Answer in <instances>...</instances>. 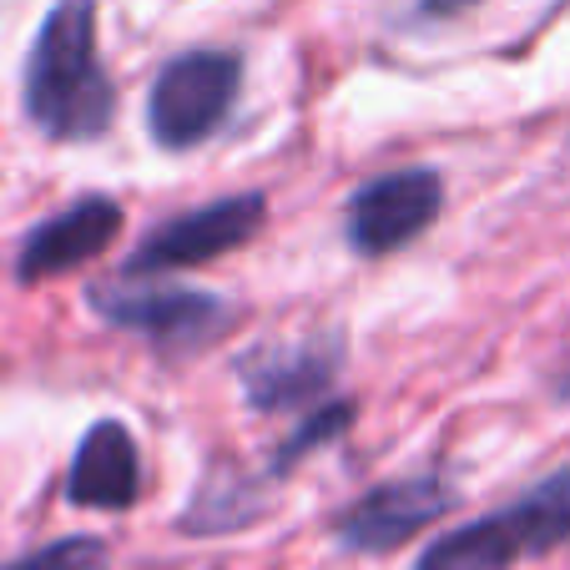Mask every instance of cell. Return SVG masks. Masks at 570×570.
Returning a JSON list of instances; mask_svg holds the SVG:
<instances>
[{
	"mask_svg": "<svg viewBox=\"0 0 570 570\" xmlns=\"http://www.w3.org/2000/svg\"><path fill=\"white\" fill-rule=\"evenodd\" d=\"M26 111L51 141H87L111 127L117 91L97 51V0H61L26 61Z\"/></svg>",
	"mask_w": 570,
	"mask_h": 570,
	"instance_id": "obj_1",
	"label": "cell"
},
{
	"mask_svg": "<svg viewBox=\"0 0 570 570\" xmlns=\"http://www.w3.org/2000/svg\"><path fill=\"white\" fill-rule=\"evenodd\" d=\"M570 540V464L520 495L515 505L444 530L414 570H510L520 556H546Z\"/></svg>",
	"mask_w": 570,
	"mask_h": 570,
	"instance_id": "obj_2",
	"label": "cell"
},
{
	"mask_svg": "<svg viewBox=\"0 0 570 570\" xmlns=\"http://www.w3.org/2000/svg\"><path fill=\"white\" fill-rule=\"evenodd\" d=\"M237 81H243V66L227 51L173 56V61L157 71L151 97H147L151 137L173 151H187V147H197V141H207L227 121V111H233Z\"/></svg>",
	"mask_w": 570,
	"mask_h": 570,
	"instance_id": "obj_3",
	"label": "cell"
},
{
	"mask_svg": "<svg viewBox=\"0 0 570 570\" xmlns=\"http://www.w3.org/2000/svg\"><path fill=\"white\" fill-rule=\"evenodd\" d=\"M263 223H268L263 193H237V197H223V203L197 207V213H183L141 237V248L127 258V278L213 263V258H223V253L253 243V237L263 233Z\"/></svg>",
	"mask_w": 570,
	"mask_h": 570,
	"instance_id": "obj_4",
	"label": "cell"
},
{
	"mask_svg": "<svg viewBox=\"0 0 570 570\" xmlns=\"http://www.w3.org/2000/svg\"><path fill=\"white\" fill-rule=\"evenodd\" d=\"M87 303L117 328H131V334H147L167 348H193L207 344L213 334H223L233 308L213 293L197 288H167V283H97L87 293Z\"/></svg>",
	"mask_w": 570,
	"mask_h": 570,
	"instance_id": "obj_5",
	"label": "cell"
},
{
	"mask_svg": "<svg viewBox=\"0 0 570 570\" xmlns=\"http://www.w3.org/2000/svg\"><path fill=\"white\" fill-rule=\"evenodd\" d=\"M440 203H444V187H440V173H430V167L374 177L348 203V243L364 258H384V253L410 248L414 237H424L434 227Z\"/></svg>",
	"mask_w": 570,
	"mask_h": 570,
	"instance_id": "obj_6",
	"label": "cell"
},
{
	"mask_svg": "<svg viewBox=\"0 0 570 570\" xmlns=\"http://www.w3.org/2000/svg\"><path fill=\"white\" fill-rule=\"evenodd\" d=\"M344 364V344L338 338H293V344L253 348L237 379L248 389V404L258 414L303 410V404H323Z\"/></svg>",
	"mask_w": 570,
	"mask_h": 570,
	"instance_id": "obj_7",
	"label": "cell"
},
{
	"mask_svg": "<svg viewBox=\"0 0 570 570\" xmlns=\"http://www.w3.org/2000/svg\"><path fill=\"white\" fill-rule=\"evenodd\" d=\"M454 510V490H444L440 480H394L368 490L364 500L344 510L338 520V546L348 550H368V556H384L399 550L410 535H420L424 525H434L440 515Z\"/></svg>",
	"mask_w": 570,
	"mask_h": 570,
	"instance_id": "obj_8",
	"label": "cell"
},
{
	"mask_svg": "<svg viewBox=\"0 0 570 570\" xmlns=\"http://www.w3.org/2000/svg\"><path fill=\"white\" fill-rule=\"evenodd\" d=\"M117 233H121V207L111 197L101 193L76 197L66 213L46 217L41 227L26 233L21 258H16V278L41 283V278H56V273L81 268L87 258L107 253V243H117Z\"/></svg>",
	"mask_w": 570,
	"mask_h": 570,
	"instance_id": "obj_9",
	"label": "cell"
},
{
	"mask_svg": "<svg viewBox=\"0 0 570 570\" xmlns=\"http://www.w3.org/2000/svg\"><path fill=\"white\" fill-rule=\"evenodd\" d=\"M141 490V454L127 424L101 420L81 434V450L66 474V495L87 510H127Z\"/></svg>",
	"mask_w": 570,
	"mask_h": 570,
	"instance_id": "obj_10",
	"label": "cell"
},
{
	"mask_svg": "<svg viewBox=\"0 0 570 570\" xmlns=\"http://www.w3.org/2000/svg\"><path fill=\"white\" fill-rule=\"evenodd\" d=\"M101 566H107V546L91 535H71V540H56V546L16 560L6 570H101Z\"/></svg>",
	"mask_w": 570,
	"mask_h": 570,
	"instance_id": "obj_11",
	"label": "cell"
},
{
	"mask_svg": "<svg viewBox=\"0 0 570 570\" xmlns=\"http://www.w3.org/2000/svg\"><path fill=\"white\" fill-rule=\"evenodd\" d=\"M348 424H354V404H348V399H328V404H318V410L308 414V424H303V430L288 440V450H283V464L303 460V454L318 450L323 440H338Z\"/></svg>",
	"mask_w": 570,
	"mask_h": 570,
	"instance_id": "obj_12",
	"label": "cell"
},
{
	"mask_svg": "<svg viewBox=\"0 0 570 570\" xmlns=\"http://www.w3.org/2000/svg\"><path fill=\"white\" fill-rule=\"evenodd\" d=\"M470 6H480V0H424L430 16H454V11H470Z\"/></svg>",
	"mask_w": 570,
	"mask_h": 570,
	"instance_id": "obj_13",
	"label": "cell"
}]
</instances>
